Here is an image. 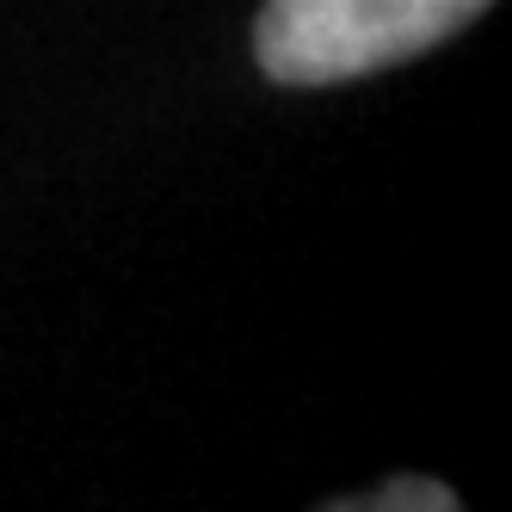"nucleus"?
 <instances>
[{
    "label": "nucleus",
    "mask_w": 512,
    "mask_h": 512,
    "mask_svg": "<svg viewBox=\"0 0 512 512\" xmlns=\"http://www.w3.org/2000/svg\"><path fill=\"white\" fill-rule=\"evenodd\" d=\"M488 7L494 0H266L253 19V62L278 87L364 81L438 50Z\"/></svg>",
    "instance_id": "f257e3e1"
},
{
    "label": "nucleus",
    "mask_w": 512,
    "mask_h": 512,
    "mask_svg": "<svg viewBox=\"0 0 512 512\" xmlns=\"http://www.w3.org/2000/svg\"><path fill=\"white\" fill-rule=\"evenodd\" d=\"M346 506H389V512L420 506V512H451L457 494H451L445 482H389L383 494H364V500H346Z\"/></svg>",
    "instance_id": "f03ea898"
}]
</instances>
